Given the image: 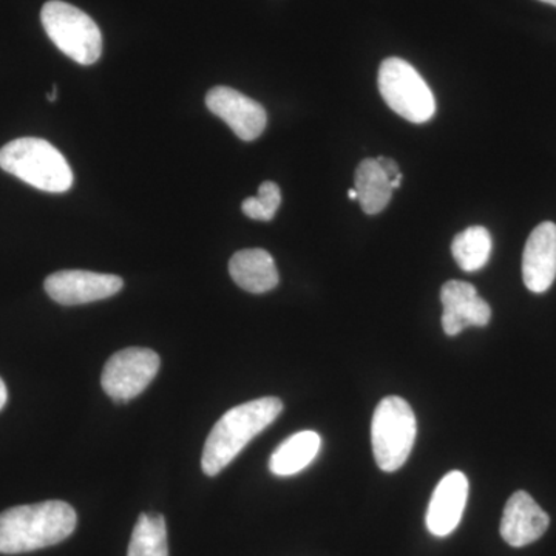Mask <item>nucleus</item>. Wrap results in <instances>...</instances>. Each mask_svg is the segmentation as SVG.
Returning a JSON list of instances; mask_svg holds the SVG:
<instances>
[{"instance_id": "12", "label": "nucleus", "mask_w": 556, "mask_h": 556, "mask_svg": "<svg viewBox=\"0 0 556 556\" xmlns=\"http://www.w3.org/2000/svg\"><path fill=\"white\" fill-rule=\"evenodd\" d=\"M522 278L529 291L543 294L556 278V225L541 223L530 233L522 254Z\"/></svg>"}, {"instance_id": "18", "label": "nucleus", "mask_w": 556, "mask_h": 556, "mask_svg": "<svg viewBox=\"0 0 556 556\" xmlns=\"http://www.w3.org/2000/svg\"><path fill=\"white\" fill-rule=\"evenodd\" d=\"M127 556H169L166 519L163 515H139Z\"/></svg>"}, {"instance_id": "20", "label": "nucleus", "mask_w": 556, "mask_h": 556, "mask_svg": "<svg viewBox=\"0 0 556 556\" xmlns=\"http://www.w3.org/2000/svg\"><path fill=\"white\" fill-rule=\"evenodd\" d=\"M376 161H378L379 166L382 167V170L386 172L388 178L394 179L402 174V172L399 170L396 161L386 159V156H379V159H376Z\"/></svg>"}, {"instance_id": "11", "label": "nucleus", "mask_w": 556, "mask_h": 556, "mask_svg": "<svg viewBox=\"0 0 556 556\" xmlns=\"http://www.w3.org/2000/svg\"><path fill=\"white\" fill-rule=\"evenodd\" d=\"M551 518L527 492H517L507 501L500 532L508 546L525 547L547 532Z\"/></svg>"}, {"instance_id": "21", "label": "nucleus", "mask_w": 556, "mask_h": 556, "mask_svg": "<svg viewBox=\"0 0 556 556\" xmlns=\"http://www.w3.org/2000/svg\"><path fill=\"white\" fill-rule=\"evenodd\" d=\"M7 401H9V391H7L5 382L0 378V409L5 407Z\"/></svg>"}, {"instance_id": "16", "label": "nucleus", "mask_w": 556, "mask_h": 556, "mask_svg": "<svg viewBox=\"0 0 556 556\" xmlns=\"http://www.w3.org/2000/svg\"><path fill=\"white\" fill-rule=\"evenodd\" d=\"M354 189L357 192L358 203L368 215L382 212L393 197L391 179L387 177L376 159H367L358 164L356 177H354Z\"/></svg>"}, {"instance_id": "7", "label": "nucleus", "mask_w": 556, "mask_h": 556, "mask_svg": "<svg viewBox=\"0 0 556 556\" xmlns=\"http://www.w3.org/2000/svg\"><path fill=\"white\" fill-rule=\"evenodd\" d=\"M161 358L148 348H126L109 358L101 376L102 390L118 404L138 397L159 375Z\"/></svg>"}, {"instance_id": "9", "label": "nucleus", "mask_w": 556, "mask_h": 556, "mask_svg": "<svg viewBox=\"0 0 556 556\" xmlns=\"http://www.w3.org/2000/svg\"><path fill=\"white\" fill-rule=\"evenodd\" d=\"M206 105L243 141L257 139L268 124V115L262 104L229 87L218 86L208 91Z\"/></svg>"}, {"instance_id": "17", "label": "nucleus", "mask_w": 556, "mask_h": 556, "mask_svg": "<svg viewBox=\"0 0 556 556\" xmlns=\"http://www.w3.org/2000/svg\"><path fill=\"white\" fill-rule=\"evenodd\" d=\"M492 248L493 241L489 230L482 226H471L457 233L452 243V254L460 269L477 273L489 262Z\"/></svg>"}, {"instance_id": "23", "label": "nucleus", "mask_w": 556, "mask_h": 556, "mask_svg": "<svg viewBox=\"0 0 556 556\" xmlns=\"http://www.w3.org/2000/svg\"><path fill=\"white\" fill-rule=\"evenodd\" d=\"M348 197H350V200H357V192L356 189H350L348 190Z\"/></svg>"}, {"instance_id": "2", "label": "nucleus", "mask_w": 556, "mask_h": 556, "mask_svg": "<svg viewBox=\"0 0 556 556\" xmlns=\"http://www.w3.org/2000/svg\"><path fill=\"white\" fill-rule=\"evenodd\" d=\"M283 412L278 397H262L230 408L215 424L204 445L201 467L207 477H217L240 455L249 442L266 430Z\"/></svg>"}, {"instance_id": "22", "label": "nucleus", "mask_w": 556, "mask_h": 556, "mask_svg": "<svg viewBox=\"0 0 556 556\" xmlns=\"http://www.w3.org/2000/svg\"><path fill=\"white\" fill-rule=\"evenodd\" d=\"M402 178H404V175L401 174L397 178L391 179V188H393V190L401 188Z\"/></svg>"}, {"instance_id": "6", "label": "nucleus", "mask_w": 556, "mask_h": 556, "mask_svg": "<svg viewBox=\"0 0 556 556\" xmlns=\"http://www.w3.org/2000/svg\"><path fill=\"white\" fill-rule=\"evenodd\" d=\"M378 84L388 108L409 123H427L437 113L433 91L409 62L388 58L380 64Z\"/></svg>"}, {"instance_id": "19", "label": "nucleus", "mask_w": 556, "mask_h": 556, "mask_svg": "<svg viewBox=\"0 0 556 556\" xmlns=\"http://www.w3.org/2000/svg\"><path fill=\"white\" fill-rule=\"evenodd\" d=\"M281 204L280 188L273 181H265L260 185L258 195L249 197L243 201L241 208L244 215L260 222H270Z\"/></svg>"}, {"instance_id": "1", "label": "nucleus", "mask_w": 556, "mask_h": 556, "mask_svg": "<svg viewBox=\"0 0 556 556\" xmlns=\"http://www.w3.org/2000/svg\"><path fill=\"white\" fill-rule=\"evenodd\" d=\"M75 508L64 501L17 506L0 514V554L17 555L54 546L76 529Z\"/></svg>"}, {"instance_id": "8", "label": "nucleus", "mask_w": 556, "mask_h": 556, "mask_svg": "<svg viewBox=\"0 0 556 556\" xmlns=\"http://www.w3.org/2000/svg\"><path fill=\"white\" fill-rule=\"evenodd\" d=\"M47 294L64 306L86 305L118 294L124 287L123 278L91 270H58L47 277Z\"/></svg>"}, {"instance_id": "24", "label": "nucleus", "mask_w": 556, "mask_h": 556, "mask_svg": "<svg viewBox=\"0 0 556 556\" xmlns=\"http://www.w3.org/2000/svg\"><path fill=\"white\" fill-rule=\"evenodd\" d=\"M541 2H546V3H548V5L556 7V0H541Z\"/></svg>"}, {"instance_id": "5", "label": "nucleus", "mask_w": 556, "mask_h": 556, "mask_svg": "<svg viewBox=\"0 0 556 556\" xmlns=\"http://www.w3.org/2000/svg\"><path fill=\"white\" fill-rule=\"evenodd\" d=\"M40 21L51 42L80 65L94 64L101 58L102 36L89 14L61 0H50L40 11Z\"/></svg>"}, {"instance_id": "3", "label": "nucleus", "mask_w": 556, "mask_h": 556, "mask_svg": "<svg viewBox=\"0 0 556 556\" xmlns=\"http://www.w3.org/2000/svg\"><path fill=\"white\" fill-rule=\"evenodd\" d=\"M0 167L43 192H67L73 172L64 155L40 138H20L0 149Z\"/></svg>"}, {"instance_id": "13", "label": "nucleus", "mask_w": 556, "mask_h": 556, "mask_svg": "<svg viewBox=\"0 0 556 556\" xmlns=\"http://www.w3.org/2000/svg\"><path fill=\"white\" fill-rule=\"evenodd\" d=\"M468 497V479L453 470L439 482L427 510V527L434 536H448L459 526Z\"/></svg>"}, {"instance_id": "4", "label": "nucleus", "mask_w": 556, "mask_h": 556, "mask_svg": "<svg viewBox=\"0 0 556 556\" xmlns=\"http://www.w3.org/2000/svg\"><path fill=\"white\" fill-rule=\"evenodd\" d=\"M416 434V416L408 402L399 396L382 399L371 424L372 453L380 470L393 473L404 466Z\"/></svg>"}, {"instance_id": "15", "label": "nucleus", "mask_w": 556, "mask_h": 556, "mask_svg": "<svg viewBox=\"0 0 556 556\" xmlns=\"http://www.w3.org/2000/svg\"><path fill=\"white\" fill-rule=\"evenodd\" d=\"M321 448V438L316 431L305 430L292 434L278 445L269 460L276 477H292L313 464Z\"/></svg>"}, {"instance_id": "14", "label": "nucleus", "mask_w": 556, "mask_h": 556, "mask_svg": "<svg viewBox=\"0 0 556 556\" xmlns=\"http://www.w3.org/2000/svg\"><path fill=\"white\" fill-rule=\"evenodd\" d=\"M232 280L251 294H265L277 287L278 270L273 255L265 249H243L229 262Z\"/></svg>"}, {"instance_id": "10", "label": "nucleus", "mask_w": 556, "mask_h": 556, "mask_svg": "<svg viewBox=\"0 0 556 556\" xmlns=\"http://www.w3.org/2000/svg\"><path fill=\"white\" fill-rule=\"evenodd\" d=\"M441 302L444 306L442 328L450 338L468 327H486L492 318L489 303L479 298L477 288L467 281H447L441 289Z\"/></svg>"}]
</instances>
